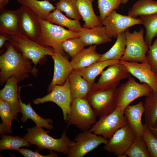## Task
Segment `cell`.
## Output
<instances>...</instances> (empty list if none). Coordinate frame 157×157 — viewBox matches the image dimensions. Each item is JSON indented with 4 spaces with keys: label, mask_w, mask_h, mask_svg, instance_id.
<instances>
[{
    "label": "cell",
    "mask_w": 157,
    "mask_h": 157,
    "mask_svg": "<svg viewBox=\"0 0 157 157\" xmlns=\"http://www.w3.org/2000/svg\"><path fill=\"white\" fill-rule=\"evenodd\" d=\"M6 51L0 56L1 85L13 76L18 83L28 78L29 73L36 77L38 69L33 66L32 61L17 51L10 42L6 44Z\"/></svg>",
    "instance_id": "obj_1"
},
{
    "label": "cell",
    "mask_w": 157,
    "mask_h": 157,
    "mask_svg": "<svg viewBox=\"0 0 157 157\" xmlns=\"http://www.w3.org/2000/svg\"><path fill=\"white\" fill-rule=\"evenodd\" d=\"M27 133L23 138L31 144L37 145L40 150L47 149L67 155L69 146L72 142L64 130L59 139H55L47 133L50 131L36 126L27 129Z\"/></svg>",
    "instance_id": "obj_2"
},
{
    "label": "cell",
    "mask_w": 157,
    "mask_h": 157,
    "mask_svg": "<svg viewBox=\"0 0 157 157\" xmlns=\"http://www.w3.org/2000/svg\"><path fill=\"white\" fill-rule=\"evenodd\" d=\"M38 17L41 33L37 42L43 46L51 47L56 52L65 55L62 43L67 39L80 37L79 33L66 29Z\"/></svg>",
    "instance_id": "obj_3"
},
{
    "label": "cell",
    "mask_w": 157,
    "mask_h": 157,
    "mask_svg": "<svg viewBox=\"0 0 157 157\" xmlns=\"http://www.w3.org/2000/svg\"><path fill=\"white\" fill-rule=\"evenodd\" d=\"M9 41L17 51L31 60L35 68L37 64L43 62L46 56H51L55 52L51 47L43 46L22 33L10 35Z\"/></svg>",
    "instance_id": "obj_4"
},
{
    "label": "cell",
    "mask_w": 157,
    "mask_h": 157,
    "mask_svg": "<svg viewBox=\"0 0 157 157\" xmlns=\"http://www.w3.org/2000/svg\"><path fill=\"white\" fill-rule=\"evenodd\" d=\"M153 92L147 83H140L131 76L115 90L116 108L124 111L126 108L135 99L143 96L146 97Z\"/></svg>",
    "instance_id": "obj_5"
},
{
    "label": "cell",
    "mask_w": 157,
    "mask_h": 157,
    "mask_svg": "<svg viewBox=\"0 0 157 157\" xmlns=\"http://www.w3.org/2000/svg\"><path fill=\"white\" fill-rule=\"evenodd\" d=\"M97 115L87 99L72 100L67 125H74L83 131L90 129L96 122Z\"/></svg>",
    "instance_id": "obj_6"
},
{
    "label": "cell",
    "mask_w": 157,
    "mask_h": 157,
    "mask_svg": "<svg viewBox=\"0 0 157 157\" xmlns=\"http://www.w3.org/2000/svg\"><path fill=\"white\" fill-rule=\"evenodd\" d=\"M144 30L130 32L129 28L125 31L126 46L125 53L120 60L143 63L147 62L146 54L149 46L144 37Z\"/></svg>",
    "instance_id": "obj_7"
},
{
    "label": "cell",
    "mask_w": 157,
    "mask_h": 157,
    "mask_svg": "<svg viewBox=\"0 0 157 157\" xmlns=\"http://www.w3.org/2000/svg\"><path fill=\"white\" fill-rule=\"evenodd\" d=\"M108 139L92 132L90 129L78 134L70 145L67 156L83 157L102 144L107 143Z\"/></svg>",
    "instance_id": "obj_8"
},
{
    "label": "cell",
    "mask_w": 157,
    "mask_h": 157,
    "mask_svg": "<svg viewBox=\"0 0 157 157\" xmlns=\"http://www.w3.org/2000/svg\"><path fill=\"white\" fill-rule=\"evenodd\" d=\"M128 124L124 112L116 108L110 114L99 118L90 129L108 140L118 129Z\"/></svg>",
    "instance_id": "obj_9"
},
{
    "label": "cell",
    "mask_w": 157,
    "mask_h": 157,
    "mask_svg": "<svg viewBox=\"0 0 157 157\" xmlns=\"http://www.w3.org/2000/svg\"><path fill=\"white\" fill-rule=\"evenodd\" d=\"M72 101L68 78L63 84L54 86L48 94L34 100L33 102L36 105L49 101L54 103L61 108L63 119L67 122L70 114Z\"/></svg>",
    "instance_id": "obj_10"
},
{
    "label": "cell",
    "mask_w": 157,
    "mask_h": 157,
    "mask_svg": "<svg viewBox=\"0 0 157 157\" xmlns=\"http://www.w3.org/2000/svg\"><path fill=\"white\" fill-rule=\"evenodd\" d=\"M97 82L93 84L91 92L115 89L120 81L131 77L126 67L120 62L110 65L103 71Z\"/></svg>",
    "instance_id": "obj_11"
},
{
    "label": "cell",
    "mask_w": 157,
    "mask_h": 157,
    "mask_svg": "<svg viewBox=\"0 0 157 157\" xmlns=\"http://www.w3.org/2000/svg\"><path fill=\"white\" fill-rule=\"evenodd\" d=\"M136 135L128 124L118 129L104 144V149L118 157H126V153Z\"/></svg>",
    "instance_id": "obj_12"
},
{
    "label": "cell",
    "mask_w": 157,
    "mask_h": 157,
    "mask_svg": "<svg viewBox=\"0 0 157 157\" xmlns=\"http://www.w3.org/2000/svg\"><path fill=\"white\" fill-rule=\"evenodd\" d=\"M115 89L93 91L88 95L86 99L97 116H107L115 110Z\"/></svg>",
    "instance_id": "obj_13"
},
{
    "label": "cell",
    "mask_w": 157,
    "mask_h": 157,
    "mask_svg": "<svg viewBox=\"0 0 157 157\" xmlns=\"http://www.w3.org/2000/svg\"><path fill=\"white\" fill-rule=\"evenodd\" d=\"M101 22L111 38H117L119 33L125 31L129 28L141 24L139 18L135 19L128 15H121L115 10L110 13Z\"/></svg>",
    "instance_id": "obj_14"
},
{
    "label": "cell",
    "mask_w": 157,
    "mask_h": 157,
    "mask_svg": "<svg viewBox=\"0 0 157 157\" xmlns=\"http://www.w3.org/2000/svg\"><path fill=\"white\" fill-rule=\"evenodd\" d=\"M19 8V23L22 33L37 41L41 33L38 16L25 6L22 5Z\"/></svg>",
    "instance_id": "obj_15"
},
{
    "label": "cell",
    "mask_w": 157,
    "mask_h": 157,
    "mask_svg": "<svg viewBox=\"0 0 157 157\" xmlns=\"http://www.w3.org/2000/svg\"><path fill=\"white\" fill-rule=\"evenodd\" d=\"M119 62L140 82L147 84L153 92H157V74L151 70L147 62L139 63L119 60Z\"/></svg>",
    "instance_id": "obj_16"
},
{
    "label": "cell",
    "mask_w": 157,
    "mask_h": 157,
    "mask_svg": "<svg viewBox=\"0 0 157 157\" xmlns=\"http://www.w3.org/2000/svg\"><path fill=\"white\" fill-rule=\"evenodd\" d=\"M51 56L54 62V69L52 81L48 87V93L54 86L63 84L73 70L65 55L55 52Z\"/></svg>",
    "instance_id": "obj_17"
},
{
    "label": "cell",
    "mask_w": 157,
    "mask_h": 157,
    "mask_svg": "<svg viewBox=\"0 0 157 157\" xmlns=\"http://www.w3.org/2000/svg\"><path fill=\"white\" fill-rule=\"evenodd\" d=\"M18 83L15 77L12 76L7 80L3 88L0 91V99L9 104L14 119L16 121L18 120V114L20 112Z\"/></svg>",
    "instance_id": "obj_18"
},
{
    "label": "cell",
    "mask_w": 157,
    "mask_h": 157,
    "mask_svg": "<svg viewBox=\"0 0 157 157\" xmlns=\"http://www.w3.org/2000/svg\"><path fill=\"white\" fill-rule=\"evenodd\" d=\"M0 33L9 35L22 33L19 23V9L0 10Z\"/></svg>",
    "instance_id": "obj_19"
},
{
    "label": "cell",
    "mask_w": 157,
    "mask_h": 157,
    "mask_svg": "<svg viewBox=\"0 0 157 157\" xmlns=\"http://www.w3.org/2000/svg\"><path fill=\"white\" fill-rule=\"evenodd\" d=\"M80 37L85 46L99 45L112 41L104 26H99L90 28L82 27L79 32Z\"/></svg>",
    "instance_id": "obj_20"
},
{
    "label": "cell",
    "mask_w": 157,
    "mask_h": 157,
    "mask_svg": "<svg viewBox=\"0 0 157 157\" xmlns=\"http://www.w3.org/2000/svg\"><path fill=\"white\" fill-rule=\"evenodd\" d=\"M144 110V104L140 101L135 104L129 105L124 111L128 124L136 136L142 135L143 126L142 122V118Z\"/></svg>",
    "instance_id": "obj_21"
},
{
    "label": "cell",
    "mask_w": 157,
    "mask_h": 157,
    "mask_svg": "<svg viewBox=\"0 0 157 157\" xmlns=\"http://www.w3.org/2000/svg\"><path fill=\"white\" fill-rule=\"evenodd\" d=\"M68 79L72 100L79 98L86 99L91 92L93 84L90 83L73 70Z\"/></svg>",
    "instance_id": "obj_22"
},
{
    "label": "cell",
    "mask_w": 157,
    "mask_h": 157,
    "mask_svg": "<svg viewBox=\"0 0 157 157\" xmlns=\"http://www.w3.org/2000/svg\"><path fill=\"white\" fill-rule=\"evenodd\" d=\"M97 45H90L84 48L70 61L73 70H77L87 67L99 61L101 56L96 51Z\"/></svg>",
    "instance_id": "obj_23"
},
{
    "label": "cell",
    "mask_w": 157,
    "mask_h": 157,
    "mask_svg": "<svg viewBox=\"0 0 157 157\" xmlns=\"http://www.w3.org/2000/svg\"><path fill=\"white\" fill-rule=\"evenodd\" d=\"M94 0H77L79 12L84 22L83 28H90L102 26L100 17L95 14L92 6Z\"/></svg>",
    "instance_id": "obj_24"
},
{
    "label": "cell",
    "mask_w": 157,
    "mask_h": 157,
    "mask_svg": "<svg viewBox=\"0 0 157 157\" xmlns=\"http://www.w3.org/2000/svg\"><path fill=\"white\" fill-rule=\"evenodd\" d=\"M20 87L19 88V98L20 108V113L22 114L21 121L26 122L28 119L32 120L36 126L40 127H44L49 130L52 129L53 126L52 120L49 119H45L39 115L33 110L30 103L27 104L23 103L21 100L20 96Z\"/></svg>",
    "instance_id": "obj_25"
},
{
    "label": "cell",
    "mask_w": 157,
    "mask_h": 157,
    "mask_svg": "<svg viewBox=\"0 0 157 157\" xmlns=\"http://www.w3.org/2000/svg\"><path fill=\"white\" fill-rule=\"evenodd\" d=\"M119 62V60H113L99 61L87 67L75 70L81 76L94 84L96 77L106 67Z\"/></svg>",
    "instance_id": "obj_26"
},
{
    "label": "cell",
    "mask_w": 157,
    "mask_h": 157,
    "mask_svg": "<svg viewBox=\"0 0 157 157\" xmlns=\"http://www.w3.org/2000/svg\"><path fill=\"white\" fill-rule=\"evenodd\" d=\"M22 5L25 6L42 19L47 20L49 14L55 10V7L47 0H16Z\"/></svg>",
    "instance_id": "obj_27"
},
{
    "label": "cell",
    "mask_w": 157,
    "mask_h": 157,
    "mask_svg": "<svg viewBox=\"0 0 157 157\" xmlns=\"http://www.w3.org/2000/svg\"><path fill=\"white\" fill-rule=\"evenodd\" d=\"M144 120L149 127L157 126V92H153L146 97L144 104Z\"/></svg>",
    "instance_id": "obj_28"
},
{
    "label": "cell",
    "mask_w": 157,
    "mask_h": 157,
    "mask_svg": "<svg viewBox=\"0 0 157 157\" xmlns=\"http://www.w3.org/2000/svg\"><path fill=\"white\" fill-rule=\"evenodd\" d=\"M117 40L111 48L107 51L101 55L98 61L113 60H120L124 55L126 43L125 31L119 33Z\"/></svg>",
    "instance_id": "obj_29"
},
{
    "label": "cell",
    "mask_w": 157,
    "mask_h": 157,
    "mask_svg": "<svg viewBox=\"0 0 157 157\" xmlns=\"http://www.w3.org/2000/svg\"><path fill=\"white\" fill-rule=\"evenodd\" d=\"M157 13V1L153 0H138L134 3L127 15L135 19L141 15Z\"/></svg>",
    "instance_id": "obj_30"
},
{
    "label": "cell",
    "mask_w": 157,
    "mask_h": 157,
    "mask_svg": "<svg viewBox=\"0 0 157 157\" xmlns=\"http://www.w3.org/2000/svg\"><path fill=\"white\" fill-rule=\"evenodd\" d=\"M47 20L76 32H79L82 28L79 20L69 19L57 8L49 14Z\"/></svg>",
    "instance_id": "obj_31"
},
{
    "label": "cell",
    "mask_w": 157,
    "mask_h": 157,
    "mask_svg": "<svg viewBox=\"0 0 157 157\" xmlns=\"http://www.w3.org/2000/svg\"><path fill=\"white\" fill-rule=\"evenodd\" d=\"M139 17L141 24L145 28L144 40L149 47L152 44L153 39L157 37V13Z\"/></svg>",
    "instance_id": "obj_32"
},
{
    "label": "cell",
    "mask_w": 157,
    "mask_h": 157,
    "mask_svg": "<svg viewBox=\"0 0 157 157\" xmlns=\"http://www.w3.org/2000/svg\"><path fill=\"white\" fill-rule=\"evenodd\" d=\"M0 115L2 121L0 125V133H12L11 123L14 117L10 106L4 100L0 99Z\"/></svg>",
    "instance_id": "obj_33"
},
{
    "label": "cell",
    "mask_w": 157,
    "mask_h": 157,
    "mask_svg": "<svg viewBox=\"0 0 157 157\" xmlns=\"http://www.w3.org/2000/svg\"><path fill=\"white\" fill-rule=\"evenodd\" d=\"M0 150H13L19 151L20 148L23 147H28L31 145L23 138L16 136H12L4 134L1 136Z\"/></svg>",
    "instance_id": "obj_34"
},
{
    "label": "cell",
    "mask_w": 157,
    "mask_h": 157,
    "mask_svg": "<svg viewBox=\"0 0 157 157\" xmlns=\"http://www.w3.org/2000/svg\"><path fill=\"white\" fill-rule=\"evenodd\" d=\"M56 8L64 12L70 18L79 20L82 17L79 12L77 0H59L56 4Z\"/></svg>",
    "instance_id": "obj_35"
},
{
    "label": "cell",
    "mask_w": 157,
    "mask_h": 157,
    "mask_svg": "<svg viewBox=\"0 0 157 157\" xmlns=\"http://www.w3.org/2000/svg\"><path fill=\"white\" fill-rule=\"evenodd\" d=\"M126 154L129 157H150L146 144L142 136H136Z\"/></svg>",
    "instance_id": "obj_36"
},
{
    "label": "cell",
    "mask_w": 157,
    "mask_h": 157,
    "mask_svg": "<svg viewBox=\"0 0 157 157\" xmlns=\"http://www.w3.org/2000/svg\"><path fill=\"white\" fill-rule=\"evenodd\" d=\"M85 46L80 37L67 39L62 44L64 51L72 58L82 50Z\"/></svg>",
    "instance_id": "obj_37"
},
{
    "label": "cell",
    "mask_w": 157,
    "mask_h": 157,
    "mask_svg": "<svg viewBox=\"0 0 157 157\" xmlns=\"http://www.w3.org/2000/svg\"><path fill=\"white\" fill-rule=\"evenodd\" d=\"M123 0H97L100 18L102 21L110 13L118 9Z\"/></svg>",
    "instance_id": "obj_38"
},
{
    "label": "cell",
    "mask_w": 157,
    "mask_h": 157,
    "mask_svg": "<svg viewBox=\"0 0 157 157\" xmlns=\"http://www.w3.org/2000/svg\"><path fill=\"white\" fill-rule=\"evenodd\" d=\"M143 124L142 136L146 144L150 157H157V138L151 133L147 124Z\"/></svg>",
    "instance_id": "obj_39"
},
{
    "label": "cell",
    "mask_w": 157,
    "mask_h": 157,
    "mask_svg": "<svg viewBox=\"0 0 157 157\" xmlns=\"http://www.w3.org/2000/svg\"><path fill=\"white\" fill-rule=\"evenodd\" d=\"M147 53V62L151 70L157 74V37L152 44L149 47Z\"/></svg>",
    "instance_id": "obj_40"
},
{
    "label": "cell",
    "mask_w": 157,
    "mask_h": 157,
    "mask_svg": "<svg viewBox=\"0 0 157 157\" xmlns=\"http://www.w3.org/2000/svg\"><path fill=\"white\" fill-rule=\"evenodd\" d=\"M19 151L25 157H56L58 156L52 150H50L49 154L45 155L41 154L38 150L34 152L28 149H20Z\"/></svg>",
    "instance_id": "obj_41"
},
{
    "label": "cell",
    "mask_w": 157,
    "mask_h": 157,
    "mask_svg": "<svg viewBox=\"0 0 157 157\" xmlns=\"http://www.w3.org/2000/svg\"><path fill=\"white\" fill-rule=\"evenodd\" d=\"M10 35L0 33V47L1 48L6 41H9Z\"/></svg>",
    "instance_id": "obj_42"
},
{
    "label": "cell",
    "mask_w": 157,
    "mask_h": 157,
    "mask_svg": "<svg viewBox=\"0 0 157 157\" xmlns=\"http://www.w3.org/2000/svg\"><path fill=\"white\" fill-rule=\"evenodd\" d=\"M9 0H0V10L4 9L7 4Z\"/></svg>",
    "instance_id": "obj_43"
},
{
    "label": "cell",
    "mask_w": 157,
    "mask_h": 157,
    "mask_svg": "<svg viewBox=\"0 0 157 157\" xmlns=\"http://www.w3.org/2000/svg\"><path fill=\"white\" fill-rule=\"evenodd\" d=\"M149 128L153 134L157 138V126L155 128L149 127Z\"/></svg>",
    "instance_id": "obj_44"
},
{
    "label": "cell",
    "mask_w": 157,
    "mask_h": 157,
    "mask_svg": "<svg viewBox=\"0 0 157 157\" xmlns=\"http://www.w3.org/2000/svg\"><path fill=\"white\" fill-rule=\"evenodd\" d=\"M129 0H123L122 3L124 4H126Z\"/></svg>",
    "instance_id": "obj_45"
},
{
    "label": "cell",
    "mask_w": 157,
    "mask_h": 157,
    "mask_svg": "<svg viewBox=\"0 0 157 157\" xmlns=\"http://www.w3.org/2000/svg\"><path fill=\"white\" fill-rule=\"evenodd\" d=\"M53 0V1H55V0Z\"/></svg>",
    "instance_id": "obj_46"
}]
</instances>
